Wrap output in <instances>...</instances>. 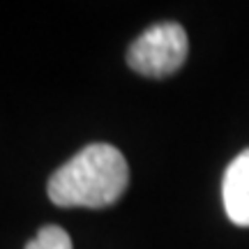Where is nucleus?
Wrapping results in <instances>:
<instances>
[{
    "label": "nucleus",
    "instance_id": "3",
    "mask_svg": "<svg viewBox=\"0 0 249 249\" xmlns=\"http://www.w3.org/2000/svg\"><path fill=\"white\" fill-rule=\"evenodd\" d=\"M224 210L238 226H249V148L229 164L222 182Z\"/></svg>",
    "mask_w": 249,
    "mask_h": 249
},
{
    "label": "nucleus",
    "instance_id": "2",
    "mask_svg": "<svg viewBox=\"0 0 249 249\" xmlns=\"http://www.w3.org/2000/svg\"><path fill=\"white\" fill-rule=\"evenodd\" d=\"M189 39L178 23H157L136 37L127 51V65L150 79H164L182 67Z\"/></svg>",
    "mask_w": 249,
    "mask_h": 249
},
{
    "label": "nucleus",
    "instance_id": "4",
    "mask_svg": "<svg viewBox=\"0 0 249 249\" xmlns=\"http://www.w3.org/2000/svg\"><path fill=\"white\" fill-rule=\"evenodd\" d=\"M26 249H71V240L60 226H44L37 231L35 240L28 242Z\"/></svg>",
    "mask_w": 249,
    "mask_h": 249
},
{
    "label": "nucleus",
    "instance_id": "1",
    "mask_svg": "<svg viewBox=\"0 0 249 249\" xmlns=\"http://www.w3.org/2000/svg\"><path fill=\"white\" fill-rule=\"evenodd\" d=\"M129 185V166L111 143H90L49 180V198L60 208H108Z\"/></svg>",
    "mask_w": 249,
    "mask_h": 249
}]
</instances>
